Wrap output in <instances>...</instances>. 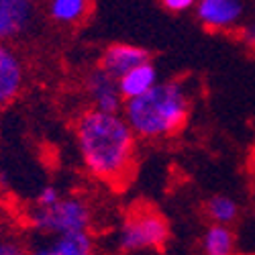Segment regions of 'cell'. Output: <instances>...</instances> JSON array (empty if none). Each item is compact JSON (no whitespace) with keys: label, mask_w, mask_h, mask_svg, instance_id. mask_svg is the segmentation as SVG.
<instances>
[{"label":"cell","mask_w":255,"mask_h":255,"mask_svg":"<svg viewBox=\"0 0 255 255\" xmlns=\"http://www.w3.org/2000/svg\"><path fill=\"white\" fill-rule=\"evenodd\" d=\"M76 141L82 161L94 178L115 182L129 172L135 133L123 115L86 111L76 123Z\"/></svg>","instance_id":"6da1fadb"},{"label":"cell","mask_w":255,"mask_h":255,"mask_svg":"<svg viewBox=\"0 0 255 255\" xmlns=\"http://www.w3.org/2000/svg\"><path fill=\"white\" fill-rule=\"evenodd\" d=\"M188 94L180 82H163L123 104V119L139 137L157 139L180 131L188 117Z\"/></svg>","instance_id":"7a4b0ae2"},{"label":"cell","mask_w":255,"mask_h":255,"mask_svg":"<svg viewBox=\"0 0 255 255\" xmlns=\"http://www.w3.org/2000/svg\"><path fill=\"white\" fill-rule=\"evenodd\" d=\"M33 229L45 233L51 237L76 235V233H88L90 210L86 202L68 196L47 208H35L31 215Z\"/></svg>","instance_id":"3957f363"},{"label":"cell","mask_w":255,"mask_h":255,"mask_svg":"<svg viewBox=\"0 0 255 255\" xmlns=\"http://www.w3.org/2000/svg\"><path fill=\"white\" fill-rule=\"evenodd\" d=\"M167 239V223L153 210H141L129 217L121 231V247L127 251L161 247Z\"/></svg>","instance_id":"277c9868"},{"label":"cell","mask_w":255,"mask_h":255,"mask_svg":"<svg viewBox=\"0 0 255 255\" xmlns=\"http://www.w3.org/2000/svg\"><path fill=\"white\" fill-rule=\"evenodd\" d=\"M245 14L241 0H200L196 4V16L208 29H231Z\"/></svg>","instance_id":"5b68a950"},{"label":"cell","mask_w":255,"mask_h":255,"mask_svg":"<svg viewBox=\"0 0 255 255\" xmlns=\"http://www.w3.org/2000/svg\"><path fill=\"white\" fill-rule=\"evenodd\" d=\"M86 92L94 102V111L104 115H121L125 100L119 94L117 80L111 78L102 68L94 70L86 78Z\"/></svg>","instance_id":"8992f818"},{"label":"cell","mask_w":255,"mask_h":255,"mask_svg":"<svg viewBox=\"0 0 255 255\" xmlns=\"http://www.w3.org/2000/svg\"><path fill=\"white\" fill-rule=\"evenodd\" d=\"M35 14L29 0H0V45L23 35Z\"/></svg>","instance_id":"52a82bcc"},{"label":"cell","mask_w":255,"mask_h":255,"mask_svg":"<svg viewBox=\"0 0 255 255\" xmlns=\"http://www.w3.org/2000/svg\"><path fill=\"white\" fill-rule=\"evenodd\" d=\"M147 61H149V53L145 49H141L137 45H129V43H117L104 51L100 68L111 78L119 80L127 72H131L137 66H143Z\"/></svg>","instance_id":"ba28073f"},{"label":"cell","mask_w":255,"mask_h":255,"mask_svg":"<svg viewBox=\"0 0 255 255\" xmlns=\"http://www.w3.org/2000/svg\"><path fill=\"white\" fill-rule=\"evenodd\" d=\"M23 82L25 70L20 57L8 45H0V106L16 98L23 88Z\"/></svg>","instance_id":"9c48e42d"},{"label":"cell","mask_w":255,"mask_h":255,"mask_svg":"<svg viewBox=\"0 0 255 255\" xmlns=\"http://www.w3.org/2000/svg\"><path fill=\"white\" fill-rule=\"evenodd\" d=\"M117 86H119V94L125 102L139 98L157 86V72L151 63L147 61L143 66H137L131 72H127L123 78H119Z\"/></svg>","instance_id":"30bf717a"},{"label":"cell","mask_w":255,"mask_h":255,"mask_svg":"<svg viewBox=\"0 0 255 255\" xmlns=\"http://www.w3.org/2000/svg\"><path fill=\"white\" fill-rule=\"evenodd\" d=\"M29 255H92V239L88 233L51 237L49 243L39 245Z\"/></svg>","instance_id":"8fae6325"},{"label":"cell","mask_w":255,"mask_h":255,"mask_svg":"<svg viewBox=\"0 0 255 255\" xmlns=\"http://www.w3.org/2000/svg\"><path fill=\"white\" fill-rule=\"evenodd\" d=\"M204 255H235V235L229 227L212 225L202 237Z\"/></svg>","instance_id":"7c38bea8"},{"label":"cell","mask_w":255,"mask_h":255,"mask_svg":"<svg viewBox=\"0 0 255 255\" xmlns=\"http://www.w3.org/2000/svg\"><path fill=\"white\" fill-rule=\"evenodd\" d=\"M88 2L84 0H53L49 2V16L61 25H72L78 23L84 14L88 12Z\"/></svg>","instance_id":"4fadbf2b"},{"label":"cell","mask_w":255,"mask_h":255,"mask_svg":"<svg viewBox=\"0 0 255 255\" xmlns=\"http://www.w3.org/2000/svg\"><path fill=\"white\" fill-rule=\"evenodd\" d=\"M206 215L212 219V223L227 227V225H231L233 221L237 219L239 206H237L235 200L229 198V196H212L206 202Z\"/></svg>","instance_id":"5bb4252c"},{"label":"cell","mask_w":255,"mask_h":255,"mask_svg":"<svg viewBox=\"0 0 255 255\" xmlns=\"http://www.w3.org/2000/svg\"><path fill=\"white\" fill-rule=\"evenodd\" d=\"M59 200H61V196H59V192H57V188H53V186H45V188L39 192V196H37V208L53 206V204L59 202Z\"/></svg>","instance_id":"9a60e30c"},{"label":"cell","mask_w":255,"mask_h":255,"mask_svg":"<svg viewBox=\"0 0 255 255\" xmlns=\"http://www.w3.org/2000/svg\"><path fill=\"white\" fill-rule=\"evenodd\" d=\"M161 6L169 12H184L194 6V0H163Z\"/></svg>","instance_id":"2e32d148"},{"label":"cell","mask_w":255,"mask_h":255,"mask_svg":"<svg viewBox=\"0 0 255 255\" xmlns=\"http://www.w3.org/2000/svg\"><path fill=\"white\" fill-rule=\"evenodd\" d=\"M0 255H27V253L14 243H0Z\"/></svg>","instance_id":"e0dca14e"},{"label":"cell","mask_w":255,"mask_h":255,"mask_svg":"<svg viewBox=\"0 0 255 255\" xmlns=\"http://www.w3.org/2000/svg\"><path fill=\"white\" fill-rule=\"evenodd\" d=\"M243 39L247 41V43L251 45V47H255V25H247V27H243Z\"/></svg>","instance_id":"ac0fdd59"}]
</instances>
